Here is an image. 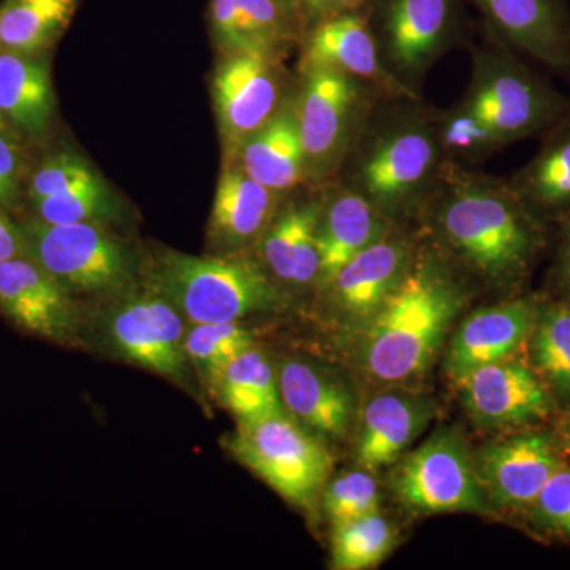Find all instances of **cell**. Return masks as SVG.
I'll use <instances>...</instances> for the list:
<instances>
[{
  "label": "cell",
  "instance_id": "1",
  "mask_svg": "<svg viewBox=\"0 0 570 570\" xmlns=\"http://www.w3.org/2000/svg\"><path fill=\"white\" fill-rule=\"evenodd\" d=\"M419 214L450 261L489 283L523 281L543 245V220L524 205L509 179L475 167L445 160Z\"/></svg>",
  "mask_w": 570,
  "mask_h": 570
},
{
  "label": "cell",
  "instance_id": "2",
  "mask_svg": "<svg viewBox=\"0 0 570 570\" xmlns=\"http://www.w3.org/2000/svg\"><path fill=\"white\" fill-rule=\"evenodd\" d=\"M434 110L422 99L381 97L337 175L393 224L419 214L444 167Z\"/></svg>",
  "mask_w": 570,
  "mask_h": 570
},
{
  "label": "cell",
  "instance_id": "3",
  "mask_svg": "<svg viewBox=\"0 0 570 570\" xmlns=\"http://www.w3.org/2000/svg\"><path fill=\"white\" fill-rule=\"evenodd\" d=\"M466 302L455 265L441 250L415 249L403 279L367 321L362 362L377 381L403 382L430 366Z\"/></svg>",
  "mask_w": 570,
  "mask_h": 570
},
{
  "label": "cell",
  "instance_id": "4",
  "mask_svg": "<svg viewBox=\"0 0 570 570\" xmlns=\"http://www.w3.org/2000/svg\"><path fill=\"white\" fill-rule=\"evenodd\" d=\"M153 287L193 324L239 322L284 303L265 266L239 255L197 257L165 250L154 265Z\"/></svg>",
  "mask_w": 570,
  "mask_h": 570
},
{
  "label": "cell",
  "instance_id": "5",
  "mask_svg": "<svg viewBox=\"0 0 570 570\" xmlns=\"http://www.w3.org/2000/svg\"><path fill=\"white\" fill-rule=\"evenodd\" d=\"M471 58V81L463 100L504 146L540 137L570 115V97L491 33L485 31V41L472 47Z\"/></svg>",
  "mask_w": 570,
  "mask_h": 570
},
{
  "label": "cell",
  "instance_id": "6",
  "mask_svg": "<svg viewBox=\"0 0 570 570\" xmlns=\"http://www.w3.org/2000/svg\"><path fill=\"white\" fill-rule=\"evenodd\" d=\"M294 94L296 121L309 184L335 181L381 92L332 69L299 71Z\"/></svg>",
  "mask_w": 570,
  "mask_h": 570
},
{
  "label": "cell",
  "instance_id": "7",
  "mask_svg": "<svg viewBox=\"0 0 570 570\" xmlns=\"http://www.w3.org/2000/svg\"><path fill=\"white\" fill-rule=\"evenodd\" d=\"M367 17L385 66L417 94L434 63L466 41L460 0H373Z\"/></svg>",
  "mask_w": 570,
  "mask_h": 570
},
{
  "label": "cell",
  "instance_id": "8",
  "mask_svg": "<svg viewBox=\"0 0 570 570\" xmlns=\"http://www.w3.org/2000/svg\"><path fill=\"white\" fill-rule=\"evenodd\" d=\"M228 445L236 459L296 505L313 502L332 471L325 445L285 414L238 422Z\"/></svg>",
  "mask_w": 570,
  "mask_h": 570
},
{
  "label": "cell",
  "instance_id": "9",
  "mask_svg": "<svg viewBox=\"0 0 570 570\" xmlns=\"http://www.w3.org/2000/svg\"><path fill=\"white\" fill-rule=\"evenodd\" d=\"M21 230L26 253L70 294L112 291L132 275L126 246L97 223L52 225L33 219Z\"/></svg>",
  "mask_w": 570,
  "mask_h": 570
},
{
  "label": "cell",
  "instance_id": "10",
  "mask_svg": "<svg viewBox=\"0 0 570 570\" xmlns=\"http://www.w3.org/2000/svg\"><path fill=\"white\" fill-rule=\"evenodd\" d=\"M397 498L428 513L483 512L485 490L466 445L452 431H439L409 453L395 474Z\"/></svg>",
  "mask_w": 570,
  "mask_h": 570
},
{
  "label": "cell",
  "instance_id": "11",
  "mask_svg": "<svg viewBox=\"0 0 570 570\" xmlns=\"http://www.w3.org/2000/svg\"><path fill=\"white\" fill-rule=\"evenodd\" d=\"M287 97L281 58L264 52L225 56L214 73L213 99L227 164L275 118Z\"/></svg>",
  "mask_w": 570,
  "mask_h": 570
},
{
  "label": "cell",
  "instance_id": "12",
  "mask_svg": "<svg viewBox=\"0 0 570 570\" xmlns=\"http://www.w3.org/2000/svg\"><path fill=\"white\" fill-rule=\"evenodd\" d=\"M298 71L332 69L393 99H422L403 85L382 59L367 11L337 14L311 26L302 39Z\"/></svg>",
  "mask_w": 570,
  "mask_h": 570
},
{
  "label": "cell",
  "instance_id": "13",
  "mask_svg": "<svg viewBox=\"0 0 570 570\" xmlns=\"http://www.w3.org/2000/svg\"><path fill=\"white\" fill-rule=\"evenodd\" d=\"M485 31L570 81V11L564 0H474Z\"/></svg>",
  "mask_w": 570,
  "mask_h": 570
},
{
  "label": "cell",
  "instance_id": "14",
  "mask_svg": "<svg viewBox=\"0 0 570 570\" xmlns=\"http://www.w3.org/2000/svg\"><path fill=\"white\" fill-rule=\"evenodd\" d=\"M181 313L163 295L135 296L108 321L112 346L135 365L178 379L186 370V330Z\"/></svg>",
  "mask_w": 570,
  "mask_h": 570
},
{
  "label": "cell",
  "instance_id": "15",
  "mask_svg": "<svg viewBox=\"0 0 570 570\" xmlns=\"http://www.w3.org/2000/svg\"><path fill=\"white\" fill-rule=\"evenodd\" d=\"M0 313L24 332L67 344L77 335L70 292L28 253L0 264Z\"/></svg>",
  "mask_w": 570,
  "mask_h": 570
},
{
  "label": "cell",
  "instance_id": "16",
  "mask_svg": "<svg viewBox=\"0 0 570 570\" xmlns=\"http://www.w3.org/2000/svg\"><path fill=\"white\" fill-rule=\"evenodd\" d=\"M469 414L485 426L539 422L551 411L549 390L521 363H490L455 379Z\"/></svg>",
  "mask_w": 570,
  "mask_h": 570
},
{
  "label": "cell",
  "instance_id": "17",
  "mask_svg": "<svg viewBox=\"0 0 570 570\" xmlns=\"http://www.w3.org/2000/svg\"><path fill=\"white\" fill-rule=\"evenodd\" d=\"M562 464L553 439L538 431L487 445L475 460L487 497L499 508L513 510L530 509Z\"/></svg>",
  "mask_w": 570,
  "mask_h": 570
},
{
  "label": "cell",
  "instance_id": "18",
  "mask_svg": "<svg viewBox=\"0 0 570 570\" xmlns=\"http://www.w3.org/2000/svg\"><path fill=\"white\" fill-rule=\"evenodd\" d=\"M415 249V243L393 225L387 234L347 262L325 291L344 316L370 321L403 279Z\"/></svg>",
  "mask_w": 570,
  "mask_h": 570
},
{
  "label": "cell",
  "instance_id": "19",
  "mask_svg": "<svg viewBox=\"0 0 570 570\" xmlns=\"http://www.w3.org/2000/svg\"><path fill=\"white\" fill-rule=\"evenodd\" d=\"M322 197L318 247H321V279L325 288L341 268L355 255L377 242L393 227L373 202L351 186L335 179L325 184Z\"/></svg>",
  "mask_w": 570,
  "mask_h": 570
},
{
  "label": "cell",
  "instance_id": "20",
  "mask_svg": "<svg viewBox=\"0 0 570 570\" xmlns=\"http://www.w3.org/2000/svg\"><path fill=\"white\" fill-rule=\"evenodd\" d=\"M538 306L531 298L482 307L456 330L448 354L450 376L459 379L490 363L504 362L523 346L534 328Z\"/></svg>",
  "mask_w": 570,
  "mask_h": 570
},
{
  "label": "cell",
  "instance_id": "21",
  "mask_svg": "<svg viewBox=\"0 0 570 570\" xmlns=\"http://www.w3.org/2000/svg\"><path fill=\"white\" fill-rule=\"evenodd\" d=\"M322 198L291 202L276 213L261 238L262 265L275 279L296 287L321 279Z\"/></svg>",
  "mask_w": 570,
  "mask_h": 570
},
{
  "label": "cell",
  "instance_id": "22",
  "mask_svg": "<svg viewBox=\"0 0 570 570\" xmlns=\"http://www.w3.org/2000/svg\"><path fill=\"white\" fill-rule=\"evenodd\" d=\"M230 164L281 195L309 184L294 94L287 97L275 118L242 146Z\"/></svg>",
  "mask_w": 570,
  "mask_h": 570
},
{
  "label": "cell",
  "instance_id": "23",
  "mask_svg": "<svg viewBox=\"0 0 570 570\" xmlns=\"http://www.w3.org/2000/svg\"><path fill=\"white\" fill-rule=\"evenodd\" d=\"M285 195L255 181L236 164L225 165L214 197L209 236L217 247L236 250L261 239Z\"/></svg>",
  "mask_w": 570,
  "mask_h": 570
},
{
  "label": "cell",
  "instance_id": "24",
  "mask_svg": "<svg viewBox=\"0 0 570 570\" xmlns=\"http://www.w3.org/2000/svg\"><path fill=\"white\" fill-rule=\"evenodd\" d=\"M50 63L43 56L0 50V116L20 137L43 138L55 119Z\"/></svg>",
  "mask_w": 570,
  "mask_h": 570
},
{
  "label": "cell",
  "instance_id": "25",
  "mask_svg": "<svg viewBox=\"0 0 570 570\" xmlns=\"http://www.w3.org/2000/svg\"><path fill=\"white\" fill-rule=\"evenodd\" d=\"M431 406L422 397L390 392L374 396L362 415L356 460L366 471L389 466L403 455L430 422Z\"/></svg>",
  "mask_w": 570,
  "mask_h": 570
},
{
  "label": "cell",
  "instance_id": "26",
  "mask_svg": "<svg viewBox=\"0 0 570 570\" xmlns=\"http://www.w3.org/2000/svg\"><path fill=\"white\" fill-rule=\"evenodd\" d=\"M284 407L305 425L341 438L352 420V396L335 377L303 360L288 358L276 373Z\"/></svg>",
  "mask_w": 570,
  "mask_h": 570
},
{
  "label": "cell",
  "instance_id": "27",
  "mask_svg": "<svg viewBox=\"0 0 570 570\" xmlns=\"http://www.w3.org/2000/svg\"><path fill=\"white\" fill-rule=\"evenodd\" d=\"M539 138L534 157L508 179L535 216L562 220L570 214V115Z\"/></svg>",
  "mask_w": 570,
  "mask_h": 570
},
{
  "label": "cell",
  "instance_id": "28",
  "mask_svg": "<svg viewBox=\"0 0 570 570\" xmlns=\"http://www.w3.org/2000/svg\"><path fill=\"white\" fill-rule=\"evenodd\" d=\"M213 381L225 407L238 422L285 414L275 370L254 346L217 371Z\"/></svg>",
  "mask_w": 570,
  "mask_h": 570
},
{
  "label": "cell",
  "instance_id": "29",
  "mask_svg": "<svg viewBox=\"0 0 570 570\" xmlns=\"http://www.w3.org/2000/svg\"><path fill=\"white\" fill-rule=\"evenodd\" d=\"M80 0H3L0 50L43 56L69 28Z\"/></svg>",
  "mask_w": 570,
  "mask_h": 570
},
{
  "label": "cell",
  "instance_id": "30",
  "mask_svg": "<svg viewBox=\"0 0 570 570\" xmlns=\"http://www.w3.org/2000/svg\"><path fill=\"white\" fill-rule=\"evenodd\" d=\"M439 145L445 160L464 167H478L505 148L490 124L463 99L445 110H434Z\"/></svg>",
  "mask_w": 570,
  "mask_h": 570
},
{
  "label": "cell",
  "instance_id": "31",
  "mask_svg": "<svg viewBox=\"0 0 570 570\" xmlns=\"http://www.w3.org/2000/svg\"><path fill=\"white\" fill-rule=\"evenodd\" d=\"M395 530L379 512L335 527L333 564L341 570H365L385 560L395 546Z\"/></svg>",
  "mask_w": 570,
  "mask_h": 570
},
{
  "label": "cell",
  "instance_id": "32",
  "mask_svg": "<svg viewBox=\"0 0 570 570\" xmlns=\"http://www.w3.org/2000/svg\"><path fill=\"white\" fill-rule=\"evenodd\" d=\"M532 336L540 373L561 395L570 396V305L553 303L538 309Z\"/></svg>",
  "mask_w": 570,
  "mask_h": 570
},
{
  "label": "cell",
  "instance_id": "33",
  "mask_svg": "<svg viewBox=\"0 0 570 570\" xmlns=\"http://www.w3.org/2000/svg\"><path fill=\"white\" fill-rule=\"evenodd\" d=\"M32 208L41 223L52 225L99 223L115 212V202L104 179L97 178L66 193L32 202Z\"/></svg>",
  "mask_w": 570,
  "mask_h": 570
},
{
  "label": "cell",
  "instance_id": "34",
  "mask_svg": "<svg viewBox=\"0 0 570 570\" xmlns=\"http://www.w3.org/2000/svg\"><path fill=\"white\" fill-rule=\"evenodd\" d=\"M254 346V336L239 322L194 324L186 333V355L214 377L236 355Z\"/></svg>",
  "mask_w": 570,
  "mask_h": 570
},
{
  "label": "cell",
  "instance_id": "35",
  "mask_svg": "<svg viewBox=\"0 0 570 570\" xmlns=\"http://www.w3.org/2000/svg\"><path fill=\"white\" fill-rule=\"evenodd\" d=\"M254 47L265 55L283 58L303 32L277 0H236Z\"/></svg>",
  "mask_w": 570,
  "mask_h": 570
},
{
  "label": "cell",
  "instance_id": "36",
  "mask_svg": "<svg viewBox=\"0 0 570 570\" xmlns=\"http://www.w3.org/2000/svg\"><path fill=\"white\" fill-rule=\"evenodd\" d=\"M324 509L335 527L379 509V487L370 471H351L325 485Z\"/></svg>",
  "mask_w": 570,
  "mask_h": 570
},
{
  "label": "cell",
  "instance_id": "37",
  "mask_svg": "<svg viewBox=\"0 0 570 570\" xmlns=\"http://www.w3.org/2000/svg\"><path fill=\"white\" fill-rule=\"evenodd\" d=\"M100 175L80 154L61 151L45 159L29 179L28 194L31 202L66 193L81 184L94 181Z\"/></svg>",
  "mask_w": 570,
  "mask_h": 570
},
{
  "label": "cell",
  "instance_id": "38",
  "mask_svg": "<svg viewBox=\"0 0 570 570\" xmlns=\"http://www.w3.org/2000/svg\"><path fill=\"white\" fill-rule=\"evenodd\" d=\"M532 523L557 538L570 540V466L562 464L528 509Z\"/></svg>",
  "mask_w": 570,
  "mask_h": 570
},
{
  "label": "cell",
  "instance_id": "39",
  "mask_svg": "<svg viewBox=\"0 0 570 570\" xmlns=\"http://www.w3.org/2000/svg\"><path fill=\"white\" fill-rule=\"evenodd\" d=\"M209 29L216 47L225 56L238 52H261L254 47L236 0H212L209 2ZM265 55V52H264Z\"/></svg>",
  "mask_w": 570,
  "mask_h": 570
},
{
  "label": "cell",
  "instance_id": "40",
  "mask_svg": "<svg viewBox=\"0 0 570 570\" xmlns=\"http://www.w3.org/2000/svg\"><path fill=\"white\" fill-rule=\"evenodd\" d=\"M24 154L17 135L0 130V209L9 212L20 200Z\"/></svg>",
  "mask_w": 570,
  "mask_h": 570
},
{
  "label": "cell",
  "instance_id": "41",
  "mask_svg": "<svg viewBox=\"0 0 570 570\" xmlns=\"http://www.w3.org/2000/svg\"><path fill=\"white\" fill-rule=\"evenodd\" d=\"M373 0H303L306 31L316 22L337 14L370 10Z\"/></svg>",
  "mask_w": 570,
  "mask_h": 570
},
{
  "label": "cell",
  "instance_id": "42",
  "mask_svg": "<svg viewBox=\"0 0 570 570\" xmlns=\"http://www.w3.org/2000/svg\"><path fill=\"white\" fill-rule=\"evenodd\" d=\"M21 254H26L24 234L9 214L0 209V264Z\"/></svg>",
  "mask_w": 570,
  "mask_h": 570
},
{
  "label": "cell",
  "instance_id": "43",
  "mask_svg": "<svg viewBox=\"0 0 570 570\" xmlns=\"http://www.w3.org/2000/svg\"><path fill=\"white\" fill-rule=\"evenodd\" d=\"M558 273L562 285L570 292V214L562 219V245Z\"/></svg>",
  "mask_w": 570,
  "mask_h": 570
},
{
  "label": "cell",
  "instance_id": "44",
  "mask_svg": "<svg viewBox=\"0 0 570 570\" xmlns=\"http://www.w3.org/2000/svg\"><path fill=\"white\" fill-rule=\"evenodd\" d=\"M281 6L284 7V10L287 11L288 17L294 20L295 24L298 26L299 31L305 36L306 24H305V13H303V0H277Z\"/></svg>",
  "mask_w": 570,
  "mask_h": 570
},
{
  "label": "cell",
  "instance_id": "45",
  "mask_svg": "<svg viewBox=\"0 0 570 570\" xmlns=\"http://www.w3.org/2000/svg\"><path fill=\"white\" fill-rule=\"evenodd\" d=\"M0 130H2V132H9V134L17 135L13 132V130L10 129L9 124L6 122V119H3L2 116H0ZM17 137H18V135H17Z\"/></svg>",
  "mask_w": 570,
  "mask_h": 570
},
{
  "label": "cell",
  "instance_id": "46",
  "mask_svg": "<svg viewBox=\"0 0 570 570\" xmlns=\"http://www.w3.org/2000/svg\"><path fill=\"white\" fill-rule=\"evenodd\" d=\"M562 430H564V436L568 439L570 444V414L564 420V425H562Z\"/></svg>",
  "mask_w": 570,
  "mask_h": 570
}]
</instances>
